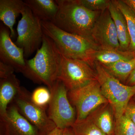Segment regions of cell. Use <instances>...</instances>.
I'll return each instance as SVG.
<instances>
[{
	"mask_svg": "<svg viewBox=\"0 0 135 135\" xmlns=\"http://www.w3.org/2000/svg\"><path fill=\"white\" fill-rule=\"evenodd\" d=\"M112 1L120 10L126 18L131 39L128 51L133 52L135 50V15L131 9L122 0Z\"/></svg>",
	"mask_w": 135,
	"mask_h": 135,
	"instance_id": "cell-19",
	"label": "cell"
},
{
	"mask_svg": "<svg viewBox=\"0 0 135 135\" xmlns=\"http://www.w3.org/2000/svg\"><path fill=\"white\" fill-rule=\"evenodd\" d=\"M19 80L13 74L0 80V116L6 114L8 105L22 89Z\"/></svg>",
	"mask_w": 135,
	"mask_h": 135,
	"instance_id": "cell-14",
	"label": "cell"
},
{
	"mask_svg": "<svg viewBox=\"0 0 135 135\" xmlns=\"http://www.w3.org/2000/svg\"><path fill=\"white\" fill-rule=\"evenodd\" d=\"M131 9L135 15V0H122Z\"/></svg>",
	"mask_w": 135,
	"mask_h": 135,
	"instance_id": "cell-29",
	"label": "cell"
},
{
	"mask_svg": "<svg viewBox=\"0 0 135 135\" xmlns=\"http://www.w3.org/2000/svg\"><path fill=\"white\" fill-rule=\"evenodd\" d=\"M101 65L120 82L125 81H127L134 69L135 58L130 60H121L109 64Z\"/></svg>",
	"mask_w": 135,
	"mask_h": 135,
	"instance_id": "cell-18",
	"label": "cell"
},
{
	"mask_svg": "<svg viewBox=\"0 0 135 135\" xmlns=\"http://www.w3.org/2000/svg\"><path fill=\"white\" fill-rule=\"evenodd\" d=\"M64 135H75L72 127L67 128L65 129Z\"/></svg>",
	"mask_w": 135,
	"mask_h": 135,
	"instance_id": "cell-30",
	"label": "cell"
},
{
	"mask_svg": "<svg viewBox=\"0 0 135 135\" xmlns=\"http://www.w3.org/2000/svg\"><path fill=\"white\" fill-rule=\"evenodd\" d=\"M92 119L96 126L107 135H115V124L110 108L106 107L102 109Z\"/></svg>",
	"mask_w": 135,
	"mask_h": 135,
	"instance_id": "cell-20",
	"label": "cell"
},
{
	"mask_svg": "<svg viewBox=\"0 0 135 135\" xmlns=\"http://www.w3.org/2000/svg\"><path fill=\"white\" fill-rule=\"evenodd\" d=\"M1 135H40L35 127L20 113L15 104L0 116Z\"/></svg>",
	"mask_w": 135,
	"mask_h": 135,
	"instance_id": "cell-11",
	"label": "cell"
},
{
	"mask_svg": "<svg viewBox=\"0 0 135 135\" xmlns=\"http://www.w3.org/2000/svg\"><path fill=\"white\" fill-rule=\"evenodd\" d=\"M134 58V52L129 51L99 49L94 54L93 59L94 62L97 61L102 65H107Z\"/></svg>",
	"mask_w": 135,
	"mask_h": 135,
	"instance_id": "cell-17",
	"label": "cell"
},
{
	"mask_svg": "<svg viewBox=\"0 0 135 135\" xmlns=\"http://www.w3.org/2000/svg\"><path fill=\"white\" fill-rule=\"evenodd\" d=\"M48 115L56 127L65 129L72 127L76 120L75 109L68 99V90L65 85L57 80L51 90Z\"/></svg>",
	"mask_w": 135,
	"mask_h": 135,
	"instance_id": "cell-6",
	"label": "cell"
},
{
	"mask_svg": "<svg viewBox=\"0 0 135 135\" xmlns=\"http://www.w3.org/2000/svg\"><path fill=\"white\" fill-rule=\"evenodd\" d=\"M91 38L100 49L120 50L116 27L108 8L101 12L95 23Z\"/></svg>",
	"mask_w": 135,
	"mask_h": 135,
	"instance_id": "cell-10",
	"label": "cell"
},
{
	"mask_svg": "<svg viewBox=\"0 0 135 135\" xmlns=\"http://www.w3.org/2000/svg\"><path fill=\"white\" fill-rule=\"evenodd\" d=\"M77 3L87 9L94 11H104L109 7V0H76Z\"/></svg>",
	"mask_w": 135,
	"mask_h": 135,
	"instance_id": "cell-24",
	"label": "cell"
},
{
	"mask_svg": "<svg viewBox=\"0 0 135 135\" xmlns=\"http://www.w3.org/2000/svg\"><path fill=\"white\" fill-rule=\"evenodd\" d=\"M13 101L20 113L37 129L40 135H47L56 127L46 113V108L34 103L31 95L23 87Z\"/></svg>",
	"mask_w": 135,
	"mask_h": 135,
	"instance_id": "cell-9",
	"label": "cell"
},
{
	"mask_svg": "<svg viewBox=\"0 0 135 135\" xmlns=\"http://www.w3.org/2000/svg\"><path fill=\"white\" fill-rule=\"evenodd\" d=\"M93 67L86 62L62 55L57 80L62 83L68 91L77 89L97 80Z\"/></svg>",
	"mask_w": 135,
	"mask_h": 135,
	"instance_id": "cell-8",
	"label": "cell"
},
{
	"mask_svg": "<svg viewBox=\"0 0 135 135\" xmlns=\"http://www.w3.org/2000/svg\"><path fill=\"white\" fill-rule=\"evenodd\" d=\"M51 98L50 90L45 87L37 88L31 95L32 101L36 105L46 108L49 105Z\"/></svg>",
	"mask_w": 135,
	"mask_h": 135,
	"instance_id": "cell-23",
	"label": "cell"
},
{
	"mask_svg": "<svg viewBox=\"0 0 135 135\" xmlns=\"http://www.w3.org/2000/svg\"><path fill=\"white\" fill-rule=\"evenodd\" d=\"M133 52L135 58V50ZM127 84H128V85L129 86L135 85V67L130 76L129 77L128 79L127 80Z\"/></svg>",
	"mask_w": 135,
	"mask_h": 135,
	"instance_id": "cell-27",
	"label": "cell"
},
{
	"mask_svg": "<svg viewBox=\"0 0 135 135\" xmlns=\"http://www.w3.org/2000/svg\"><path fill=\"white\" fill-rule=\"evenodd\" d=\"M0 59L17 72L22 73L25 67L23 50L13 42L9 29L2 23L0 26Z\"/></svg>",
	"mask_w": 135,
	"mask_h": 135,
	"instance_id": "cell-12",
	"label": "cell"
},
{
	"mask_svg": "<svg viewBox=\"0 0 135 135\" xmlns=\"http://www.w3.org/2000/svg\"><path fill=\"white\" fill-rule=\"evenodd\" d=\"M70 102L76 109V120L85 119L98 107L109 103L102 93L97 80L86 86L68 92Z\"/></svg>",
	"mask_w": 135,
	"mask_h": 135,
	"instance_id": "cell-7",
	"label": "cell"
},
{
	"mask_svg": "<svg viewBox=\"0 0 135 135\" xmlns=\"http://www.w3.org/2000/svg\"><path fill=\"white\" fill-rule=\"evenodd\" d=\"M115 135H135V124L126 114L116 120Z\"/></svg>",
	"mask_w": 135,
	"mask_h": 135,
	"instance_id": "cell-22",
	"label": "cell"
},
{
	"mask_svg": "<svg viewBox=\"0 0 135 135\" xmlns=\"http://www.w3.org/2000/svg\"><path fill=\"white\" fill-rule=\"evenodd\" d=\"M65 129L56 127L47 135H64Z\"/></svg>",
	"mask_w": 135,
	"mask_h": 135,
	"instance_id": "cell-28",
	"label": "cell"
},
{
	"mask_svg": "<svg viewBox=\"0 0 135 135\" xmlns=\"http://www.w3.org/2000/svg\"><path fill=\"white\" fill-rule=\"evenodd\" d=\"M59 10L53 23L65 31L91 38V31L101 11L87 9L76 0H56Z\"/></svg>",
	"mask_w": 135,
	"mask_h": 135,
	"instance_id": "cell-2",
	"label": "cell"
},
{
	"mask_svg": "<svg viewBox=\"0 0 135 135\" xmlns=\"http://www.w3.org/2000/svg\"><path fill=\"white\" fill-rule=\"evenodd\" d=\"M26 5L24 1L21 0L0 1V19L9 29L11 38L16 35L14 26L16 19Z\"/></svg>",
	"mask_w": 135,
	"mask_h": 135,
	"instance_id": "cell-13",
	"label": "cell"
},
{
	"mask_svg": "<svg viewBox=\"0 0 135 135\" xmlns=\"http://www.w3.org/2000/svg\"><path fill=\"white\" fill-rule=\"evenodd\" d=\"M17 26V38L15 44L23 49L25 57H28L40 47L44 33L41 21L35 16L26 5L21 14Z\"/></svg>",
	"mask_w": 135,
	"mask_h": 135,
	"instance_id": "cell-5",
	"label": "cell"
},
{
	"mask_svg": "<svg viewBox=\"0 0 135 135\" xmlns=\"http://www.w3.org/2000/svg\"><path fill=\"white\" fill-rule=\"evenodd\" d=\"M108 9L116 27L120 50L128 51L131 39L126 18L120 10L111 1Z\"/></svg>",
	"mask_w": 135,
	"mask_h": 135,
	"instance_id": "cell-16",
	"label": "cell"
},
{
	"mask_svg": "<svg viewBox=\"0 0 135 135\" xmlns=\"http://www.w3.org/2000/svg\"><path fill=\"white\" fill-rule=\"evenodd\" d=\"M134 99L135 101V95H134Z\"/></svg>",
	"mask_w": 135,
	"mask_h": 135,
	"instance_id": "cell-31",
	"label": "cell"
},
{
	"mask_svg": "<svg viewBox=\"0 0 135 135\" xmlns=\"http://www.w3.org/2000/svg\"><path fill=\"white\" fill-rule=\"evenodd\" d=\"M126 114L135 124V103L130 101L125 111Z\"/></svg>",
	"mask_w": 135,
	"mask_h": 135,
	"instance_id": "cell-26",
	"label": "cell"
},
{
	"mask_svg": "<svg viewBox=\"0 0 135 135\" xmlns=\"http://www.w3.org/2000/svg\"><path fill=\"white\" fill-rule=\"evenodd\" d=\"M15 68L11 66L0 61V78L5 79L14 74Z\"/></svg>",
	"mask_w": 135,
	"mask_h": 135,
	"instance_id": "cell-25",
	"label": "cell"
},
{
	"mask_svg": "<svg viewBox=\"0 0 135 135\" xmlns=\"http://www.w3.org/2000/svg\"><path fill=\"white\" fill-rule=\"evenodd\" d=\"M41 23L44 33L54 41L64 56L93 66L94 54L100 49L92 39L65 31L52 22L41 21Z\"/></svg>",
	"mask_w": 135,
	"mask_h": 135,
	"instance_id": "cell-3",
	"label": "cell"
},
{
	"mask_svg": "<svg viewBox=\"0 0 135 135\" xmlns=\"http://www.w3.org/2000/svg\"><path fill=\"white\" fill-rule=\"evenodd\" d=\"M75 135H107L96 126L90 116L75 122L72 127Z\"/></svg>",
	"mask_w": 135,
	"mask_h": 135,
	"instance_id": "cell-21",
	"label": "cell"
},
{
	"mask_svg": "<svg viewBox=\"0 0 135 135\" xmlns=\"http://www.w3.org/2000/svg\"><path fill=\"white\" fill-rule=\"evenodd\" d=\"M62 57L54 41L44 34L41 46L35 55L26 59L22 73L34 83L45 84L51 90L57 81Z\"/></svg>",
	"mask_w": 135,
	"mask_h": 135,
	"instance_id": "cell-1",
	"label": "cell"
},
{
	"mask_svg": "<svg viewBox=\"0 0 135 135\" xmlns=\"http://www.w3.org/2000/svg\"><path fill=\"white\" fill-rule=\"evenodd\" d=\"M26 5L33 14L41 21L53 23L59 10V6L53 0H25Z\"/></svg>",
	"mask_w": 135,
	"mask_h": 135,
	"instance_id": "cell-15",
	"label": "cell"
},
{
	"mask_svg": "<svg viewBox=\"0 0 135 135\" xmlns=\"http://www.w3.org/2000/svg\"><path fill=\"white\" fill-rule=\"evenodd\" d=\"M94 68L102 93L110 104L116 120L120 118L131 98L135 95V85L122 84L108 71L100 63L94 61Z\"/></svg>",
	"mask_w": 135,
	"mask_h": 135,
	"instance_id": "cell-4",
	"label": "cell"
}]
</instances>
